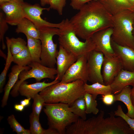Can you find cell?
<instances>
[{"instance_id":"1","label":"cell","mask_w":134,"mask_h":134,"mask_svg":"<svg viewBox=\"0 0 134 134\" xmlns=\"http://www.w3.org/2000/svg\"><path fill=\"white\" fill-rule=\"evenodd\" d=\"M69 20L76 35L84 40L91 38L99 31L112 27V15L99 1L85 4Z\"/></svg>"},{"instance_id":"2","label":"cell","mask_w":134,"mask_h":134,"mask_svg":"<svg viewBox=\"0 0 134 134\" xmlns=\"http://www.w3.org/2000/svg\"><path fill=\"white\" fill-rule=\"evenodd\" d=\"M84 83L81 80L65 83L59 81L46 87L39 94L44 99L45 103L61 102L70 106L85 94Z\"/></svg>"},{"instance_id":"3","label":"cell","mask_w":134,"mask_h":134,"mask_svg":"<svg viewBox=\"0 0 134 134\" xmlns=\"http://www.w3.org/2000/svg\"><path fill=\"white\" fill-rule=\"evenodd\" d=\"M59 29L60 30L58 38L60 45L69 51L78 58L88 55L90 52L95 49V46L91 38L85 42L78 38L69 20H63Z\"/></svg>"},{"instance_id":"4","label":"cell","mask_w":134,"mask_h":134,"mask_svg":"<svg viewBox=\"0 0 134 134\" xmlns=\"http://www.w3.org/2000/svg\"><path fill=\"white\" fill-rule=\"evenodd\" d=\"M113 33L111 38L117 44L134 49L132 34L134 13L126 10L112 16Z\"/></svg>"},{"instance_id":"5","label":"cell","mask_w":134,"mask_h":134,"mask_svg":"<svg viewBox=\"0 0 134 134\" xmlns=\"http://www.w3.org/2000/svg\"><path fill=\"white\" fill-rule=\"evenodd\" d=\"M69 106L61 102L44 104L43 111L47 116L49 127L59 134H66L67 127L79 118L71 112Z\"/></svg>"},{"instance_id":"6","label":"cell","mask_w":134,"mask_h":134,"mask_svg":"<svg viewBox=\"0 0 134 134\" xmlns=\"http://www.w3.org/2000/svg\"><path fill=\"white\" fill-rule=\"evenodd\" d=\"M39 31L41 46L40 63L48 67L54 68L56 64L58 51L57 44L54 42L53 38L55 35H59L60 29L57 28L46 27Z\"/></svg>"},{"instance_id":"7","label":"cell","mask_w":134,"mask_h":134,"mask_svg":"<svg viewBox=\"0 0 134 134\" xmlns=\"http://www.w3.org/2000/svg\"><path fill=\"white\" fill-rule=\"evenodd\" d=\"M28 66L31 68L24 70L21 72L18 80L13 88L10 93L13 97L18 95V89L21 84L26 80L30 78L35 79L37 82H40L42 79L48 78L52 80L55 79V75H57L56 69L55 67H48L40 63L32 62Z\"/></svg>"},{"instance_id":"8","label":"cell","mask_w":134,"mask_h":134,"mask_svg":"<svg viewBox=\"0 0 134 134\" xmlns=\"http://www.w3.org/2000/svg\"><path fill=\"white\" fill-rule=\"evenodd\" d=\"M104 56L102 52L95 49L88 54L87 67L88 81L92 84L98 82L105 84L101 71Z\"/></svg>"},{"instance_id":"9","label":"cell","mask_w":134,"mask_h":134,"mask_svg":"<svg viewBox=\"0 0 134 134\" xmlns=\"http://www.w3.org/2000/svg\"><path fill=\"white\" fill-rule=\"evenodd\" d=\"M25 17L30 21L36 28L40 30L46 27L57 28H59L61 22L58 23L48 22L42 18L41 15L43 10L48 11L50 8H42L37 4L31 5L24 2L23 5Z\"/></svg>"},{"instance_id":"10","label":"cell","mask_w":134,"mask_h":134,"mask_svg":"<svg viewBox=\"0 0 134 134\" xmlns=\"http://www.w3.org/2000/svg\"><path fill=\"white\" fill-rule=\"evenodd\" d=\"M88 55L78 57L67 70L60 82L68 83L81 80L87 83L89 80L87 67Z\"/></svg>"},{"instance_id":"11","label":"cell","mask_w":134,"mask_h":134,"mask_svg":"<svg viewBox=\"0 0 134 134\" xmlns=\"http://www.w3.org/2000/svg\"><path fill=\"white\" fill-rule=\"evenodd\" d=\"M23 0L13 1L0 5V8L5 14L6 22L12 26L17 25L24 18L25 15L23 9Z\"/></svg>"},{"instance_id":"12","label":"cell","mask_w":134,"mask_h":134,"mask_svg":"<svg viewBox=\"0 0 134 134\" xmlns=\"http://www.w3.org/2000/svg\"><path fill=\"white\" fill-rule=\"evenodd\" d=\"M112 33V28L110 27L96 32L91 37L95 45V49L102 52L104 56L115 55L111 43Z\"/></svg>"},{"instance_id":"13","label":"cell","mask_w":134,"mask_h":134,"mask_svg":"<svg viewBox=\"0 0 134 134\" xmlns=\"http://www.w3.org/2000/svg\"><path fill=\"white\" fill-rule=\"evenodd\" d=\"M102 74L105 85H110L114 78L123 69L121 63L115 55L104 56L102 66Z\"/></svg>"},{"instance_id":"14","label":"cell","mask_w":134,"mask_h":134,"mask_svg":"<svg viewBox=\"0 0 134 134\" xmlns=\"http://www.w3.org/2000/svg\"><path fill=\"white\" fill-rule=\"evenodd\" d=\"M111 45L115 55L121 61L123 69L134 71V49L119 45L111 38Z\"/></svg>"},{"instance_id":"15","label":"cell","mask_w":134,"mask_h":134,"mask_svg":"<svg viewBox=\"0 0 134 134\" xmlns=\"http://www.w3.org/2000/svg\"><path fill=\"white\" fill-rule=\"evenodd\" d=\"M78 58L71 53L60 45L56 58L57 74L56 76L61 80L69 68Z\"/></svg>"},{"instance_id":"16","label":"cell","mask_w":134,"mask_h":134,"mask_svg":"<svg viewBox=\"0 0 134 134\" xmlns=\"http://www.w3.org/2000/svg\"><path fill=\"white\" fill-rule=\"evenodd\" d=\"M112 93L115 94L128 86H134V71L123 69L119 73L110 85Z\"/></svg>"},{"instance_id":"17","label":"cell","mask_w":134,"mask_h":134,"mask_svg":"<svg viewBox=\"0 0 134 134\" xmlns=\"http://www.w3.org/2000/svg\"><path fill=\"white\" fill-rule=\"evenodd\" d=\"M58 77L56 76L54 80L49 83H46L45 81L40 82L28 84L24 81L20 85L18 89V92L21 95L25 96L27 98L33 99L34 96L39 92L51 85L59 82Z\"/></svg>"},{"instance_id":"18","label":"cell","mask_w":134,"mask_h":134,"mask_svg":"<svg viewBox=\"0 0 134 134\" xmlns=\"http://www.w3.org/2000/svg\"><path fill=\"white\" fill-rule=\"evenodd\" d=\"M30 68L28 66L21 67L17 65L12 67L11 71L9 74L8 80L4 88V94L1 100L2 107H3L7 105L11 90L18 81L21 72L24 70H29Z\"/></svg>"},{"instance_id":"19","label":"cell","mask_w":134,"mask_h":134,"mask_svg":"<svg viewBox=\"0 0 134 134\" xmlns=\"http://www.w3.org/2000/svg\"><path fill=\"white\" fill-rule=\"evenodd\" d=\"M100 2L112 16L126 10H134L127 0H96Z\"/></svg>"},{"instance_id":"20","label":"cell","mask_w":134,"mask_h":134,"mask_svg":"<svg viewBox=\"0 0 134 134\" xmlns=\"http://www.w3.org/2000/svg\"><path fill=\"white\" fill-rule=\"evenodd\" d=\"M16 32L24 34L34 38L39 39L40 32L34 25L26 18H24L17 25Z\"/></svg>"},{"instance_id":"21","label":"cell","mask_w":134,"mask_h":134,"mask_svg":"<svg viewBox=\"0 0 134 134\" xmlns=\"http://www.w3.org/2000/svg\"><path fill=\"white\" fill-rule=\"evenodd\" d=\"M131 88L130 86L124 88L120 93L114 95V101H120L126 105L128 111L126 114L128 116L134 119V107L131 98Z\"/></svg>"},{"instance_id":"22","label":"cell","mask_w":134,"mask_h":134,"mask_svg":"<svg viewBox=\"0 0 134 134\" xmlns=\"http://www.w3.org/2000/svg\"><path fill=\"white\" fill-rule=\"evenodd\" d=\"M27 40V47L31 57L32 62L40 63L41 52L40 40L26 35Z\"/></svg>"},{"instance_id":"23","label":"cell","mask_w":134,"mask_h":134,"mask_svg":"<svg viewBox=\"0 0 134 134\" xmlns=\"http://www.w3.org/2000/svg\"><path fill=\"white\" fill-rule=\"evenodd\" d=\"M39 118L32 113L30 116L31 134H59L56 130L49 127L47 129H43L39 121Z\"/></svg>"},{"instance_id":"24","label":"cell","mask_w":134,"mask_h":134,"mask_svg":"<svg viewBox=\"0 0 134 134\" xmlns=\"http://www.w3.org/2000/svg\"><path fill=\"white\" fill-rule=\"evenodd\" d=\"M84 87L86 92L97 96L99 95H103L112 93V89L110 85H106L98 82L91 85L85 83Z\"/></svg>"},{"instance_id":"25","label":"cell","mask_w":134,"mask_h":134,"mask_svg":"<svg viewBox=\"0 0 134 134\" xmlns=\"http://www.w3.org/2000/svg\"><path fill=\"white\" fill-rule=\"evenodd\" d=\"M69 108L71 112L76 115L83 119H86V104L84 95L76 100Z\"/></svg>"},{"instance_id":"26","label":"cell","mask_w":134,"mask_h":134,"mask_svg":"<svg viewBox=\"0 0 134 134\" xmlns=\"http://www.w3.org/2000/svg\"><path fill=\"white\" fill-rule=\"evenodd\" d=\"M7 47V55L4 67L0 75V92L1 93L5 83L6 76L11 63L13 62V55L10 50V40L8 37H6Z\"/></svg>"},{"instance_id":"27","label":"cell","mask_w":134,"mask_h":134,"mask_svg":"<svg viewBox=\"0 0 134 134\" xmlns=\"http://www.w3.org/2000/svg\"><path fill=\"white\" fill-rule=\"evenodd\" d=\"M13 62L21 67L28 66L32 62L27 46L18 53L13 55Z\"/></svg>"},{"instance_id":"28","label":"cell","mask_w":134,"mask_h":134,"mask_svg":"<svg viewBox=\"0 0 134 134\" xmlns=\"http://www.w3.org/2000/svg\"><path fill=\"white\" fill-rule=\"evenodd\" d=\"M84 96L86 104V114H97L99 111L97 107L98 104L96 99L97 96L87 92L85 93Z\"/></svg>"},{"instance_id":"29","label":"cell","mask_w":134,"mask_h":134,"mask_svg":"<svg viewBox=\"0 0 134 134\" xmlns=\"http://www.w3.org/2000/svg\"><path fill=\"white\" fill-rule=\"evenodd\" d=\"M10 40V50L12 55L18 53L27 46V42L21 38L13 37Z\"/></svg>"},{"instance_id":"30","label":"cell","mask_w":134,"mask_h":134,"mask_svg":"<svg viewBox=\"0 0 134 134\" xmlns=\"http://www.w3.org/2000/svg\"><path fill=\"white\" fill-rule=\"evenodd\" d=\"M7 120L13 131L15 132L17 134H31L30 130L24 129L17 120L13 114L9 116Z\"/></svg>"},{"instance_id":"31","label":"cell","mask_w":134,"mask_h":134,"mask_svg":"<svg viewBox=\"0 0 134 134\" xmlns=\"http://www.w3.org/2000/svg\"><path fill=\"white\" fill-rule=\"evenodd\" d=\"M33 99L34 101L32 106L33 111L32 113L39 118L40 114L45 103V100L38 94H36Z\"/></svg>"},{"instance_id":"32","label":"cell","mask_w":134,"mask_h":134,"mask_svg":"<svg viewBox=\"0 0 134 134\" xmlns=\"http://www.w3.org/2000/svg\"><path fill=\"white\" fill-rule=\"evenodd\" d=\"M6 21L5 15L2 12H0V41L2 43L3 49L6 48V46L4 40V34L7 30L8 27Z\"/></svg>"},{"instance_id":"33","label":"cell","mask_w":134,"mask_h":134,"mask_svg":"<svg viewBox=\"0 0 134 134\" xmlns=\"http://www.w3.org/2000/svg\"><path fill=\"white\" fill-rule=\"evenodd\" d=\"M114 113L116 116L120 117L123 119L130 127L134 130V119L129 117L124 113L121 105H118Z\"/></svg>"},{"instance_id":"34","label":"cell","mask_w":134,"mask_h":134,"mask_svg":"<svg viewBox=\"0 0 134 134\" xmlns=\"http://www.w3.org/2000/svg\"><path fill=\"white\" fill-rule=\"evenodd\" d=\"M66 3V0H50L49 7L56 10L59 15H62Z\"/></svg>"},{"instance_id":"35","label":"cell","mask_w":134,"mask_h":134,"mask_svg":"<svg viewBox=\"0 0 134 134\" xmlns=\"http://www.w3.org/2000/svg\"><path fill=\"white\" fill-rule=\"evenodd\" d=\"M93 0H70V5L72 8L79 10L85 4Z\"/></svg>"},{"instance_id":"36","label":"cell","mask_w":134,"mask_h":134,"mask_svg":"<svg viewBox=\"0 0 134 134\" xmlns=\"http://www.w3.org/2000/svg\"><path fill=\"white\" fill-rule=\"evenodd\" d=\"M101 98L103 103L107 105H112L114 101V95L112 94L102 95Z\"/></svg>"},{"instance_id":"37","label":"cell","mask_w":134,"mask_h":134,"mask_svg":"<svg viewBox=\"0 0 134 134\" xmlns=\"http://www.w3.org/2000/svg\"><path fill=\"white\" fill-rule=\"evenodd\" d=\"M31 99L30 98H28L25 99L21 101L20 103L25 107L28 106L30 104V101Z\"/></svg>"},{"instance_id":"38","label":"cell","mask_w":134,"mask_h":134,"mask_svg":"<svg viewBox=\"0 0 134 134\" xmlns=\"http://www.w3.org/2000/svg\"><path fill=\"white\" fill-rule=\"evenodd\" d=\"M25 107L21 104H16L14 105V108L17 111H22L23 110Z\"/></svg>"},{"instance_id":"39","label":"cell","mask_w":134,"mask_h":134,"mask_svg":"<svg viewBox=\"0 0 134 134\" xmlns=\"http://www.w3.org/2000/svg\"><path fill=\"white\" fill-rule=\"evenodd\" d=\"M130 96L132 104L134 107V86L131 89Z\"/></svg>"},{"instance_id":"40","label":"cell","mask_w":134,"mask_h":134,"mask_svg":"<svg viewBox=\"0 0 134 134\" xmlns=\"http://www.w3.org/2000/svg\"><path fill=\"white\" fill-rule=\"evenodd\" d=\"M41 5L44 6L46 4H49L50 0H40Z\"/></svg>"},{"instance_id":"41","label":"cell","mask_w":134,"mask_h":134,"mask_svg":"<svg viewBox=\"0 0 134 134\" xmlns=\"http://www.w3.org/2000/svg\"><path fill=\"white\" fill-rule=\"evenodd\" d=\"M14 0H0V5L6 2L13 1Z\"/></svg>"},{"instance_id":"42","label":"cell","mask_w":134,"mask_h":134,"mask_svg":"<svg viewBox=\"0 0 134 134\" xmlns=\"http://www.w3.org/2000/svg\"><path fill=\"white\" fill-rule=\"evenodd\" d=\"M134 7V0H127Z\"/></svg>"},{"instance_id":"43","label":"cell","mask_w":134,"mask_h":134,"mask_svg":"<svg viewBox=\"0 0 134 134\" xmlns=\"http://www.w3.org/2000/svg\"><path fill=\"white\" fill-rule=\"evenodd\" d=\"M132 34L134 41V22L133 25V30L132 32Z\"/></svg>"},{"instance_id":"44","label":"cell","mask_w":134,"mask_h":134,"mask_svg":"<svg viewBox=\"0 0 134 134\" xmlns=\"http://www.w3.org/2000/svg\"><path fill=\"white\" fill-rule=\"evenodd\" d=\"M133 11V12H134V10Z\"/></svg>"}]
</instances>
